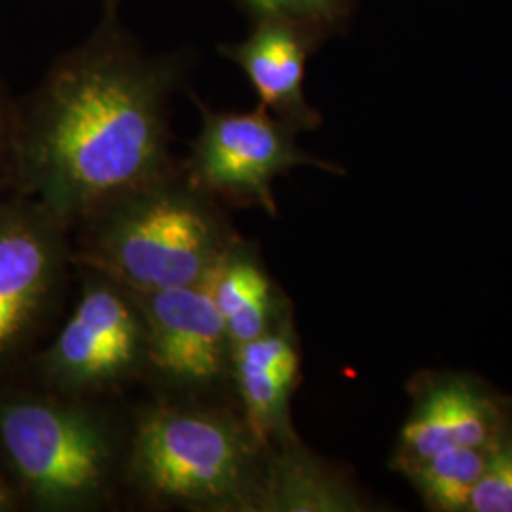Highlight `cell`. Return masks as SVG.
<instances>
[{
  "mask_svg": "<svg viewBox=\"0 0 512 512\" xmlns=\"http://www.w3.org/2000/svg\"><path fill=\"white\" fill-rule=\"evenodd\" d=\"M188 67L183 52L148 50L120 6L103 8L14 114L10 160L23 192L67 228L175 169L169 112Z\"/></svg>",
  "mask_w": 512,
  "mask_h": 512,
  "instance_id": "6da1fadb",
  "label": "cell"
},
{
  "mask_svg": "<svg viewBox=\"0 0 512 512\" xmlns=\"http://www.w3.org/2000/svg\"><path fill=\"white\" fill-rule=\"evenodd\" d=\"M80 262L131 294L192 287L209 279L238 243L213 198L177 165L84 220Z\"/></svg>",
  "mask_w": 512,
  "mask_h": 512,
  "instance_id": "7a4b0ae2",
  "label": "cell"
},
{
  "mask_svg": "<svg viewBox=\"0 0 512 512\" xmlns=\"http://www.w3.org/2000/svg\"><path fill=\"white\" fill-rule=\"evenodd\" d=\"M266 448L245 421L156 404L137 421L131 475L148 495L200 511H255Z\"/></svg>",
  "mask_w": 512,
  "mask_h": 512,
  "instance_id": "3957f363",
  "label": "cell"
},
{
  "mask_svg": "<svg viewBox=\"0 0 512 512\" xmlns=\"http://www.w3.org/2000/svg\"><path fill=\"white\" fill-rule=\"evenodd\" d=\"M0 444L27 492L54 511H84L109 492V429L78 404L21 397L0 404Z\"/></svg>",
  "mask_w": 512,
  "mask_h": 512,
  "instance_id": "277c9868",
  "label": "cell"
},
{
  "mask_svg": "<svg viewBox=\"0 0 512 512\" xmlns=\"http://www.w3.org/2000/svg\"><path fill=\"white\" fill-rule=\"evenodd\" d=\"M202 126L179 165L184 177L209 198L238 207H258L277 215L274 181L294 167L344 173L342 167L313 158L298 147L291 126L264 107L215 110L196 99Z\"/></svg>",
  "mask_w": 512,
  "mask_h": 512,
  "instance_id": "5b68a950",
  "label": "cell"
},
{
  "mask_svg": "<svg viewBox=\"0 0 512 512\" xmlns=\"http://www.w3.org/2000/svg\"><path fill=\"white\" fill-rule=\"evenodd\" d=\"M90 274L71 317L40 359L44 376L65 393L114 387L147 363V329L135 298Z\"/></svg>",
  "mask_w": 512,
  "mask_h": 512,
  "instance_id": "8992f818",
  "label": "cell"
},
{
  "mask_svg": "<svg viewBox=\"0 0 512 512\" xmlns=\"http://www.w3.org/2000/svg\"><path fill=\"white\" fill-rule=\"evenodd\" d=\"M131 296L145 319L147 363L165 380L186 389H205L230 374L232 346L209 279L192 287Z\"/></svg>",
  "mask_w": 512,
  "mask_h": 512,
  "instance_id": "52a82bcc",
  "label": "cell"
},
{
  "mask_svg": "<svg viewBox=\"0 0 512 512\" xmlns=\"http://www.w3.org/2000/svg\"><path fill=\"white\" fill-rule=\"evenodd\" d=\"M63 226L38 203L0 205V353L33 329L65 268Z\"/></svg>",
  "mask_w": 512,
  "mask_h": 512,
  "instance_id": "ba28073f",
  "label": "cell"
},
{
  "mask_svg": "<svg viewBox=\"0 0 512 512\" xmlns=\"http://www.w3.org/2000/svg\"><path fill=\"white\" fill-rule=\"evenodd\" d=\"M512 420L497 397L467 376H437L420 384L410 418L401 429L391 467L399 473L444 448H492Z\"/></svg>",
  "mask_w": 512,
  "mask_h": 512,
  "instance_id": "9c48e42d",
  "label": "cell"
},
{
  "mask_svg": "<svg viewBox=\"0 0 512 512\" xmlns=\"http://www.w3.org/2000/svg\"><path fill=\"white\" fill-rule=\"evenodd\" d=\"M323 42L306 27L281 18L251 21L249 35L219 44V54L247 76L258 105L294 131H313L323 124L304 90L306 65Z\"/></svg>",
  "mask_w": 512,
  "mask_h": 512,
  "instance_id": "30bf717a",
  "label": "cell"
},
{
  "mask_svg": "<svg viewBox=\"0 0 512 512\" xmlns=\"http://www.w3.org/2000/svg\"><path fill=\"white\" fill-rule=\"evenodd\" d=\"M300 366L291 319L232 349L230 374L243 404V421L266 450L296 442L291 399L300 382Z\"/></svg>",
  "mask_w": 512,
  "mask_h": 512,
  "instance_id": "8fae6325",
  "label": "cell"
},
{
  "mask_svg": "<svg viewBox=\"0 0 512 512\" xmlns=\"http://www.w3.org/2000/svg\"><path fill=\"white\" fill-rule=\"evenodd\" d=\"M232 349L291 319V310L249 245L238 241L209 277Z\"/></svg>",
  "mask_w": 512,
  "mask_h": 512,
  "instance_id": "7c38bea8",
  "label": "cell"
},
{
  "mask_svg": "<svg viewBox=\"0 0 512 512\" xmlns=\"http://www.w3.org/2000/svg\"><path fill=\"white\" fill-rule=\"evenodd\" d=\"M492 448H444L406 469L403 475L431 511L465 512Z\"/></svg>",
  "mask_w": 512,
  "mask_h": 512,
  "instance_id": "4fadbf2b",
  "label": "cell"
},
{
  "mask_svg": "<svg viewBox=\"0 0 512 512\" xmlns=\"http://www.w3.org/2000/svg\"><path fill=\"white\" fill-rule=\"evenodd\" d=\"M234 4L249 21L289 19L306 27L325 44L348 29L357 0H234Z\"/></svg>",
  "mask_w": 512,
  "mask_h": 512,
  "instance_id": "5bb4252c",
  "label": "cell"
},
{
  "mask_svg": "<svg viewBox=\"0 0 512 512\" xmlns=\"http://www.w3.org/2000/svg\"><path fill=\"white\" fill-rule=\"evenodd\" d=\"M467 511L512 512V425L492 448Z\"/></svg>",
  "mask_w": 512,
  "mask_h": 512,
  "instance_id": "9a60e30c",
  "label": "cell"
},
{
  "mask_svg": "<svg viewBox=\"0 0 512 512\" xmlns=\"http://www.w3.org/2000/svg\"><path fill=\"white\" fill-rule=\"evenodd\" d=\"M14 110L8 105L6 93L0 86V162L12 154V133H14Z\"/></svg>",
  "mask_w": 512,
  "mask_h": 512,
  "instance_id": "2e32d148",
  "label": "cell"
},
{
  "mask_svg": "<svg viewBox=\"0 0 512 512\" xmlns=\"http://www.w3.org/2000/svg\"><path fill=\"white\" fill-rule=\"evenodd\" d=\"M10 505H12V501H10V495L6 492V488L0 484V511H6V509H10Z\"/></svg>",
  "mask_w": 512,
  "mask_h": 512,
  "instance_id": "e0dca14e",
  "label": "cell"
},
{
  "mask_svg": "<svg viewBox=\"0 0 512 512\" xmlns=\"http://www.w3.org/2000/svg\"><path fill=\"white\" fill-rule=\"evenodd\" d=\"M122 0H103V8H116Z\"/></svg>",
  "mask_w": 512,
  "mask_h": 512,
  "instance_id": "ac0fdd59",
  "label": "cell"
}]
</instances>
